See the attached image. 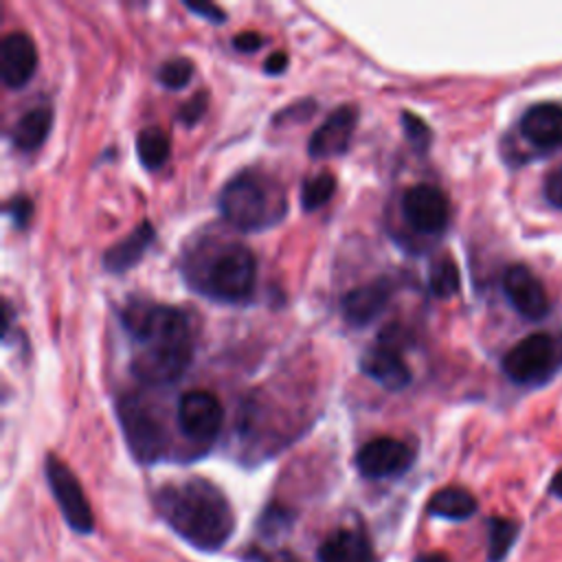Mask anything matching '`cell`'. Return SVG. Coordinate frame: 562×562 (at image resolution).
Wrapping results in <instances>:
<instances>
[{"instance_id": "obj_6", "label": "cell", "mask_w": 562, "mask_h": 562, "mask_svg": "<svg viewBox=\"0 0 562 562\" xmlns=\"http://www.w3.org/2000/svg\"><path fill=\"white\" fill-rule=\"evenodd\" d=\"M560 364V349L553 336L536 331L518 340L503 356V371L516 384H540Z\"/></svg>"}, {"instance_id": "obj_21", "label": "cell", "mask_w": 562, "mask_h": 562, "mask_svg": "<svg viewBox=\"0 0 562 562\" xmlns=\"http://www.w3.org/2000/svg\"><path fill=\"white\" fill-rule=\"evenodd\" d=\"M136 154L145 169H158L169 156V136L158 125H149L136 136Z\"/></svg>"}, {"instance_id": "obj_5", "label": "cell", "mask_w": 562, "mask_h": 562, "mask_svg": "<svg viewBox=\"0 0 562 562\" xmlns=\"http://www.w3.org/2000/svg\"><path fill=\"white\" fill-rule=\"evenodd\" d=\"M116 415L125 443L138 463H154L165 452V430L154 411L138 395H123L116 402Z\"/></svg>"}, {"instance_id": "obj_12", "label": "cell", "mask_w": 562, "mask_h": 562, "mask_svg": "<svg viewBox=\"0 0 562 562\" xmlns=\"http://www.w3.org/2000/svg\"><path fill=\"white\" fill-rule=\"evenodd\" d=\"M503 292L509 305L529 321H540L549 312V299L542 281L522 263H514L503 272Z\"/></svg>"}, {"instance_id": "obj_1", "label": "cell", "mask_w": 562, "mask_h": 562, "mask_svg": "<svg viewBox=\"0 0 562 562\" xmlns=\"http://www.w3.org/2000/svg\"><path fill=\"white\" fill-rule=\"evenodd\" d=\"M134 353L132 373L151 386L176 382L193 358V338L182 310L151 301H130L121 312Z\"/></svg>"}, {"instance_id": "obj_9", "label": "cell", "mask_w": 562, "mask_h": 562, "mask_svg": "<svg viewBox=\"0 0 562 562\" xmlns=\"http://www.w3.org/2000/svg\"><path fill=\"white\" fill-rule=\"evenodd\" d=\"M402 213L411 228L424 235H439L450 220L446 193L435 184H413L402 198Z\"/></svg>"}, {"instance_id": "obj_3", "label": "cell", "mask_w": 562, "mask_h": 562, "mask_svg": "<svg viewBox=\"0 0 562 562\" xmlns=\"http://www.w3.org/2000/svg\"><path fill=\"white\" fill-rule=\"evenodd\" d=\"M217 206L228 224L248 233L272 228L285 217L288 209L283 187L252 169L237 173L222 187Z\"/></svg>"}, {"instance_id": "obj_23", "label": "cell", "mask_w": 562, "mask_h": 562, "mask_svg": "<svg viewBox=\"0 0 562 562\" xmlns=\"http://www.w3.org/2000/svg\"><path fill=\"white\" fill-rule=\"evenodd\" d=\"M428 288L437 299H450L459 290V268L450 257H441L430 266Z\"/></svg>"}, {"instance_id": "obj_26", "label": "cell", "mask_w": 562, "mask_h": 562, "mask_svg": "<svg viewBox=\"0 0 562 562\" xmlns=\"http://www.w3.org/2000/svg\"><path fill=\"white\" fill-rule=\"evenodd\" d=\"M400 121H402V130H404L408 143L413 145V149L419 151V154L426 151L430 147V140H432V132H430L428 123L424 119H419L417 114L408 112V110H404L400 114Z\"/></svg>"}, {"instance_id": "obj_28", "label": "cell", "mask_w": 562, "mask_h": 562, "mask_svg": "<svg viewBox=\"0 0 562 562\" xmlns=\"http://www.w3.org/2000/svg\"><path fill=\"white\" fill-rule=\"evenodd\" d=\"M4 213L13 220L15 228H26V224L31 222V215H33V202L26 195H13L4 204Z\"/></svg>"}, {"instance_id": "obj_30", "label": "cell", "mask_w": 562, "mask_h": 562, "mask_svg": "<svg viewBox=\"0 0 562 562\" xmlns=\"http://www.w3.org/2000/svg\"><path fill=\"white\" fill-rule=\"evenodd\" d=\"M182 4H184V9H189L191 13L204 18V20H209V22H213V24H222L224 18H226V13H224L220 7L211 4V2H189V0H184Z\"/></svg>"}, {"instance_id": "obj_8", "label": "cell", "mask_w": 562, "mask_h": 562, "mask_svg": "<svg viewBox=\"0 0 562 562\" xmlns=\"http://www.w3.org/2000/svg\"><path fill=\"white\" fill-rule=\"evenodd\" d=\"M44 472H46L48 487H50L66 522L79 533H90L94 529V516H92L90 503L81 490V483L77 481L72 470L55 454H48L46 463H44Z\"/></svg>"}, {"instance_id": "obj_31", "label": "cell", "mask_w": 562, "mask_h": 562, "mask_svg": "<svg viewBox=\"0 0 562 562\" xmlns=\"http://www.w3.org/2000/svg\"><path fill=\"white\" fill-rule=\"evenodd\" d=\"M233 46L239 50V53H255L263 46V37L255 31H244V33H237L233 37Z\"/></svg>"}, {"instance_id": "obj_2", "label": "cell", "mask_w": 562, "mask_h": 562, "mask_svg": "<svg viewBox=\"0 0 562 562\" xmlns=\"http://www.w3.org/2000/svg\"><path fill=\"white\" fill-rule=\"evenodd\" d=\"M156 509L189 544L220 549L235 529V516L224 492L202 476L167 483L156 494Z\"/></svg>"}, {"instance_id": "obj_4", "label": "cell", "mask_w": 562, "mask_h": 562, "mask_svg": "<svg viewBox=\"0 0 562 562\" xmlns=\"http://www.w3.org/2000/svg\"><path fill=\"white\" fill-rule=\"evenodd\" d=\"M257 277V261L248 246L233 241L220 246L204 266H198L191 285L209 299L237 303L250 296Z\"/></svg>"}, {"instance_id": "obj_24", "label": "cell", "mask_w": 562, "mask_h": 562, "mask_svg": "<svg viewBox=\"0 0 562 562\" xmlns=\"http://www.w3.org/2000/svg\"><path fill=\"white\" fill-rule=\"evenodd\" d=\"M334 191H336V178L327 171L316 173L307 178L301 187V206L305 211H316L331 200Z\"/></svg>"}, {"instance_id": "obj_17", "label": "cell", "mask_w": 562, "mask_h": 562, "mask_svg": "<svg viewBox=\"0 0 562 562\" xmlns=\"http://www.w3.org/2000/svg\"><path fill=\"white\" fill-rule=\"evenodd\" d=\"M154 239H156V231L151 222L143 220L127 237H123L121 241H116L112 248L103 252V268L112 274L127 272L143 259V255L147 252Z\"/></svg>"}, {"instance_id": "obj_25", "label": "cell", "mask_w": 562, "mask_h": 562, "mask_svg": "<svg viewBox=\"0 0 562 562\" xmlns=\"http://www.w3.org/2000/svg\"><path fill=\"white\" fill-rule=\"evenodd\" d=\"M156 77L169 90L184 88L191 81V77H193V64L187 57H171V59L160 64Z\"/></svg>"}, {"instance_id": "obj_13", "label": "cell", "mask_w": 562, "mask_h": 562, "mask_svg": "<svg viewBox=\"0 0 562 562\" xmlns=\"http://www.w3.org/2000/svg\"><path fill=\"white\" fill-rule=\"evenodd\" d=\"M358 125V108L353 103H345L336 108L310 136L307 154L312 158H334L349 149L351 136Z\"/></svg>"}, {"instance_id": "obj_29", "label": "cell", "mask_w": 562, "mask_h": 562, "mask_svg": "<svg viewBox=\"0 0 562 562\" xmlns=\"http://www.w3.org/2000/svg\"><path fill=\"white\" fill-rule=\"evenodd\" d=\"M544 198L549 200V204H553L555 209H562V162L553 165L547 176H544Z\"/></svg>"}, {"instance_id": "obj_20", "label": "cell", "mask_w": 562, "mask_h": 562, "mask_svg": "<svg viewBox=\"0 0 562 562\" xmlns=\"http://www.w3.org/2000/svg\"><path fill=\"white\" fill-rule=\"evenodd\" d=\"M428 512L448 520H465L476 512V498L465 487H443L430 496Z\"/></svg>"}, {"instance_id": "obj_14", "label": "cell", "mask_w": 562, "mask_h": 562, "mask_svg": "<svg viewBox=\"0 0 562 562\" xmlns=\"http://www.w3.org/2000/svg\"><path fill=\"white\" fill-rule=\"evenodd\" d=\"M37 68V48L33 40L22 33L13 31L4 35L0 44V75L7 88H24Z\"/></svg>"}, {"instance_id": "obj_15", "label": "cell", "mask_w": 562, "mask_h": 562, "mask_svg": "<svg viewBox=\"0 0 562 562\" xmlns=\"http://www.w3.org/2000/svg\"><path fill=\"white\" fill-rule=\"evenodd\" d=\"M391 294H393V283L386 277L349 290L340 301L345 321L353 327L369 325L371 321H375L382 314Z\"/></svg>"}, {"instance_id": "obj_32", "label": "cell", "mask_w": 562, "mask_h": 562, "mask_svg": "<svg viewBox=\"0 0 562 562\" xmlns=\"http://www.w3.org/2000/svg\"><path fill=\"white\" fill-rule=\"evenodd\" d=\"M285 68H288V55L283 50H274L263 61V72L266 75H281Z\"/></svg>"}, {"instance_id": "obj_7", "label": "cell", "mask_w": 562, "mask_h": 562, "mask_svg": "<svg viewBox=\"0 0 562 562\" xmlns=\"http://www.w3.org/2000/svg\"><path fill=\"white\" fill-rule=\"evenodd\" d=\"M402 340H404L402 334H393V327L384 329L378 336V342L367 347L358 360L360 371L389 391L406 389L413 378L411 369L400 351Z\"/></svg>"}, {"instance_id": "obj_11", "label": "cell", "mask_w": 562, "mask_h": 562, "mask_svg": "<svg viewBox=\"0 0 562 562\" xmlns=\"http://www.w3.org/2000/svg\"><path fill=\"white\" fill-rule=\"evenodd\" d=\"M415 461V450L395 437H378L356 452V468L369 479L402 474Z\"/></svg>"}, {"instance_id": "obj_34", "label": "cell", "mask_w": 562, "mask_h": 562, "mask_svg": "<svg viewBox=\"0 0 562 562\" xmlns=\"http://www.w3.org/2000/svg\"><path fill=\"white\" fill-rule=\"evenodd\" d=\"M415 562H450L443 553H424Z\"/></svg>"}, {"instance_id": "obj_22", "label": "cell", "mask_w": 562, "mask_h": 562, "mask_svg": "<svg viewBox=\"0 0 562 562\" xmlns=\"http://www.w3.org/2000/svg\"><path fill=\"white\" fill-rule=\"evenodd\" d=\"M518 525L509 518H490L487 522V560L501 562L516 542Z\"/></svg>"}, {"instance_id": "obj_19", "label": "cell", "mask_w": 562, "mask_h": 562, "mask_svg": "<svg viewBox=\"0 0 562 562\" xmlns=\"http://www.w3.org/2000/svg\"><path fill=\"white\" fill-rule=\"evenodd\" d=\"M53 127V112L46 105L24 112L11 127V143L20 151H35L44 145Z\"/></svg>"}, {"instance_id": "obj_10", "label": "cell", "mask_w": 562, "mask_h": 562, "mask_svg": "<svg viewBox=\"0 0 562 562\" xmlns=\"http://www.w3.org/2000/svg\"><path fill=\"white\" fill-rule=\"evenodd\" d=\"M224 408L209 391H187L178 400V426L191 441H213L222 428Z\"/></svg>"}, {"instance_id": "obj_33", "label": "cell", "mask_w": 562, "mask_h": 562, "mask_svg": "<svg viewBox=\"0 0 562 562\" xmlns=\"http://www.w3.org/2000/svg\"><path fill=\"white\" fill-rule=\"evenodd\" d=\"M549 492H551L553 496L562 498V468L553 474V479H551V483H549Z\"/></svg>"}, {"instance_id": "obj_27", "label": "cell", "mask_w": 562, "mask_h": 562, "mask_svg": "<svg viewBox=\"0 0 562 562\" xmlns=\"http://www.w3.org/2000/svg\"><path fill=\"white\" fill-rule=\"evenodd\" d=\"M206 105H209V94H206L204 90L195 92L189 101L182 103V108H180V112H178V121H182L184 125L198 123V121L204 116Z\"/></svg>"}, {"instance_id": "obj_16", "label": "cell", "mask_w": 562, "mask_h": 562, "mask_svg": "<svg viewBox=\"0 0 562 562\" xmlns=\"http://www.w3.org/2000/svg\"><path fill=\"white\" fill-rule=\"evenodd\" d=\"M520 134L533 147L553 151L562 147V105L560 103H536L520 116Z\"/></svg>"}, {"instance_id": "obj_18", "label": "cell", "mask_w": 562, "mask_h": 562, "mask_svg": "<svg viewBox=\"0 0 562 562\" xmlns=\"http://www.w3.org/2000/svg\"><path fill=\"white\" fill-rule=\"evenodd\" d=\"M318 562H373L371 542L356 529H336L318 547Z\"/></svg>"}]
</instances>
